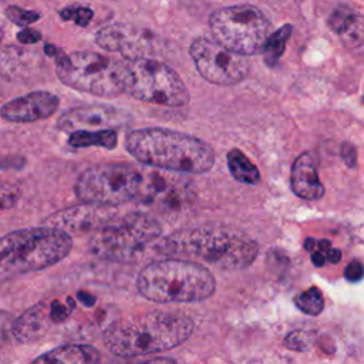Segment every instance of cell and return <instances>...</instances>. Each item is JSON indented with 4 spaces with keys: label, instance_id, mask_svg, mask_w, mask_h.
<instances>
[{
    "label": "cell",
    "instance_id": "obj_8",
    "mask_svg": "<svg viewBox=\"0 0 364 364\" xmlns=\"http://www.w3.org/2000/svg\"><path fill=\"white\" fill-rule=\"evenodd\" d=\"M57 78L67 87L98 95L122 94V61L94 51H61L54 58Z\"/></svg>",
    "mask_w": 364,
    "mask_h": 364
},
{
    "label": "cell",
    "instance_id": "obj_38",
    "mask_svg": "<svg viewBox=\"0 0 364 364\" xmlns=\"http://www.w3.org/2000/svg\"><path fill=\"white\" fill-rule=\"evenodd\" d=\"M3 37H4V24H3V21L0 20V41L3 40Z\"/></svg>",
    "mask_w": 364,
    "mask_h": 364
},
{
    "label": "cell",
    "instance_id": "obj_29",
    "mask_svg": "<svg viewBox=\"0 0 364 364\" xmlns=\"http://www.w3.org/2000/svg\"><path fill=\"white\" fill-rule=\"evenodd\" d=\"M21 198V189L16 183L0 181V212L11 209Z\"/></svg>",
    "mask_w": 364,
    "mask_h": 364
},
{
    "label": "cell",
    "instance_id": "obj_5",
    "mask_svg": "<svg viewBox=\"0 0 364 364\" xmlns=\"http://www.w3.org/2000/svg\"><path fill=\"white\" fill-rule=\"evenodd\" d=\"M73 239L51 226L23 228L0 237V272L28 273L57 264L68 256Z\"/></svg>",
    "mask_w": 364,
    "mask_h": 364
},
{
    "label": "cell",
    "instance_id": "obj_30",
    "mask_svg": "<svg viewBox=\"0 0 364 364\" xmlns=\"http://www.w3.org/2000/svg\"><path fill=\"white\" fill-rule=\"evenodd\" d=\"M13 323L14 318L10 313L0 310V347L7 341L9 336L13 331Z\"/></svg>",
    "mask_w": 364,
    "mask_h": 364
},
{
    "label": "cell",
    "instance_id": "obj_15",
    "mask_svg": "<svg viewBox=\"0 0 364 364\" xmlns=\"http://www.w3.org/2000/svg\"><path fill=\"white\" fill-rule=\"evenodd\" d=\"M188 185L165 171V173L154 172L148 179L144 178V186L138 198L158 212H176L188 200Z\"/></svg>",
    "mask_w": 364,
    "mask_h": 364
},
{
    "label": "cell",
    "instance_id": "obj_2",
    "mask_svg": "<svg viewBox=\"0 0 364 364\" xmlns=\"http://www.w3.org/2000/svg\"><path fill=\"white\" fill-rule=\"evenodd\" d=\"M193 321L181 311H146L114 321L104 333L105 347L119 357L172 350L186 341Z\"/></svg>",
    "mask_w": 364,
    "mask_h": 364
},
{
    "label": "cell",
    "instance_id": "obj_6",
    "mask_svg": "<svg viewBox=\"0 0 364 364\" xmlns=\"http://www.w3.org/2000/svg\"><path fill=\"white\" fill-rule=\"evenodd\" d=\"M162 235V226L146 212H131L117 216L111 223L91 235L90 250L95 256L129 263L139 259Z\"/></svg>",
    "mask_w": 364,
    "mask_h": 364
},
{
    "label": "cell",
    "instance_id": "obj_16",
    "mask_svg": "<svg viewBox=\"0 0 364 364\" xmlns=\"http://www.w3.org/2000/svg\"><path fill=\"white\" fill-rule=\"evenodd\" d=\"M58 107L60 98L57 94L37 90L4 102L0 108V117L9 122H36L54 115Z\"/></svg>",
    "mask_w": 364,
    "mask_h": 364
},
{
    "label": "cell",
    "instance_id": "obj_36",
    "mask_svg": "<svg viewBox=\"0 0 364 364\" xmlns=\"http://www.w3.org/2000/svg\"><path fill=\"white\" fill-rule=\"evenodd\" d=\"M341 260V252L338 249L330 247L327 252V262L330 263H338Z\"/></svg>",
    "mask_w": 364,
    "mask_h": 364
},
{
    "label": "cell",
    "instance_id": "obj_18",
    "mask_svg": "<svg viewBox=\"0 0 364 364\" xmlns=\"http://www.w3.org/2000/svg\"><path fill=\"white\" fill-rule=\"evenodd\" d=\"M53 324L51 300L41 301L14 318L11 336L21 344L34 343L44 337Z\"/></svg>",
    "mask_w": 364,
    "mask_h": 364
},
{
    "label": "cell",
    "instance_id": "obj_20",
    "mask_svg": "<svg viewBox=\"0 0 364 364\" xmlns=\"http://www.w3.org/2000/svg\"><path fill=\"white\" fill-rule=\"evenodd\" d=\"M100 353L88 344H65L55 347L30 364H98Z\"/></svg>",
    "mask_w": 364,
    "mask_h": 364
},
{
    "label": "cell",
    "instance_id": "obj_31",
    "mask_svg": "<svg viewBox=\"0 0 364 364\" xmlns=\"http://www.w3.org/2000/svg\"><path fill=\"white\" fill-rule=\"evenodd\" d=\"M344 276L351 283L360 282L364 277V266H363V263L358 262V260L350 262L346 266V269H344Z\"/></svg>",
    "mask_w": 364,
    "mask_h": 364
},
{
    "label": "cell",
    "instance_id": "obj_22",
    "mask_svg": "<svg viewBox=\"0 0 364 364\" xmlns=\"http://www.w3.org/2000/svg\"><path fill=\"white\" fill-rule=\"evenodd\" d=\"M68 144L74 148L100 146L114 149L118 145L117 129H98V131H74L68 134Z\"/></svg>",
    "mask_w": 364,
    "mask_h": 364
},
{
    "label": "cell",
    "instance_id": "obj_33",
    "mask_svg": "<svg viewBox=\"0 0 364 364\" xmlns=\"http://www.w3.org/2000/svg\"><path fill=\"white\" fill-rule=\"evenodd\" d=\"M340 155L343 158V161L347 164V166H355V159H357V154H355V148L348 144V142H344L340 148Z\"/></svg>",
    "mask_w": 364,
    "mask_h": 364
},
{
    "label": "cell",
    "instance_id": "obj_23",
    "mask_svg": "<svg viewBox=\"0 0 364 364\" xmlns=\"http://www.w3.org/2000/svg\"><path fill=\"white\" fill-rule=\"evenodd\" d=\"M226 162L230 175L242 183L255 185L260 181V172L253 162L237 148H233L226 155Z\"/></svg>",
    "mask_w": 364,
    "mask_h": 364
},
{
    "label": "cell",
    "instance_id": "obj_25",
    "mask_svg": "<svg viewBox=\"0 0 364 364\" xmlns=\"http://www.w3.org/2000/svg\"><path fill=\"white\" fill-rule=\"evenodd\" d=\"M294 304L306 314L317 316L323 311L324 307V299L321 291L317 287H310L304 291H301L294 299Z\"/></svg>",
    "mask_w": 364,
    "mask_h": 364
},
{
    "label": "cell",
    "instance_id": "obj_13",
    "mask_svg": "<svg viewBox=\"0 0 364 364\" xmlns=\"http://www.w3.org/2000/svg\"><path fill=\"white\" fill-rule=\"evenodd\" d=\"M132 122V115L115 105L92 102L73 107L64 111L57 119V128L64 132L119 129Z\"/></svg>",
    "mask_w": 364,
    "mask_h": 364
},
{
    "label": "cell",
    "instance_id": "obj_32",
    "mask_svg": "<svg viewBox=\"0 0 364 364\" xmlns=\"http://www.w3.org/2000/svg\"><path fill=\"white\" fill-rule=\"evenodd\" d=\"M40 38H41V33L37 31L36 28L24 27L21 31L17 33V40L23 44H34L40 41Z\"/></svg>",
    "mask_w": 364,
    "mask_h": 364
},
{
    "label": "cell",
    "instance_id": "obj_37",
    "mask_svg": "<svg viewBox=\"0 0 364 364\" xmlns=\"http://www.w3.org/2000/svg\"><path fill=\"white\" fill-rule=\"evenodd\" d=\"M78 297H80V300H81L82 303H85L87 306H92V304L95 303V297L91 296V294H88V293L80 291V293H78Z\"/></svg>",
    "mask_w": 364,
    "mask_h": 364
},
{
    "label": "cell",
    "instance_id": "obj_28",
    "mask_svg": "<svg viewBox=\"0 0 364 364\" xmlns=\"http://www.w3.org/2000/svg\"><path fill=\"white\" fill-rule=\"evenodd\" d=\"M316 333L314 331H306V330H294L284 338V346L290 350L296 351H306L311 347L314 343Z\"/></svg>",
    "mask_w": 364,
    "mask_h": 364
},
{
    "label": "cell",
    "instance_id": "obj_24",
    "mask_svg": "<svg viewBox=\"0 0 364 364\" xmlns=\"http://www.w3.org/2000/svg\"><path fill=\"white\" fill-rule=\"evenodd\" d=\"M290 34H291L290 24L282 26L280 28H277L276 31H273L270 34V37L267 38V43L264 46V50H263V58L267 65L272 67L279 61V58L282 57V54L286 48Z\"/></svg>",
    "mask_w": 364,
    "mask_h": 364
},
{
    "label": "cell",
    "instance_id": "obj_17",
    "mask_svg": "<svg viewBox=\"0 0 364 364\" xmlns=\"http://www.w3.org/2000/svg\"><path fill=\"white\" fill-rule=\"evenodd\" d=\"M44 67L43 54L24 46L0 48V77L10 82H24L36 77Z\"/></svg>",
    "mask_w": 364,
    "mask_h": 364
},
{
    "label": "cell",
    "instance_id": "obj_35",
    "mask_svg": "<svg viewBox=\"0 0 364 364\" xmlns=\"http://www.w3.org/2000/svg\"><path fill=\"white\" fill-rule=\"evenodd\" d=\"M139 364H178V363L169 357H156V358H151V360H146Z\"/></svg>",
    "mask_w": 364,
    "mask_h": 364
},
{
    "label": "cell",
    "instance_id": "obj_3",
    "mask_svg": "<svg viewBox=\"0 0 364 364\" xmlns=\"http://www.w3.org/2000/svg\"><path fill=\"white\" fill-rule=\"evenodd\" d=\"M159 249L172 257L226 270L243 269L257 255V245L253 239L222 225H202L176 230L159 243Z\"/></svg>",
    "mask_w": 364,
    "mask_h": 364
},
{
    "label": "cell",
    "instance_id": "obj_21",
    "mask_svg": "<svg viewBox=\"0 0 364 364\" xmlns=\"http://www.w3.org/2000/svg\"><path fill=\"white\" fill-rule=\"evenodd\" d=\"M331 30L351 47L364 41V17L347 7H338L328 20Z\"/></svg>",
    "mask_w": 364,
    "mask_h": 364
},
{
    "label": "cell",
    "instance_id": "obj_1",
    "mask_svg": "<svg viewBox=\"0 0 364 364\" xmlns=\"http://www.w3.org/2000/svg\"><path fill=\"white\" fill-rule=\"evenodd\" d=\"M125 149L144 165L175 173L200 175L215 164V151L206 141L164 127L129 131Z\"/></svg>",
    "mask_w": 364,
    "mask_h": 364
},
{
    "label": "cell",
    "instance_id": "obj_27",
    "mask_svg": "<svg viewBox=\"0 0 364 364\" xmlns=\"http://www.w3.org/2000/svg\"><path fill=\"white\" fill-rule=\"evenodd\" d=\"M60 17L65 21H74L80 27H87L94 17V11L88 6H70L60 10Z\"/></svg>",
    "mask_w": 364,
    "mask_h": 364
},
{
    "label": "cell",
    "instance_id": "obj_26",
    "mask_svg": "<svg viewBox=\"0 0 364 364\" xmlns=\"http://www.w3.org/2000/svg\"><path fill=\"white\" fill-rule=\"evenodd\" d=\"M4 14H6V17H7L11 23H14V24H17V26H20V27H28L30 24L38 21L40 17H41V14H40L38 11L28 10V9H23V7L14 6V4L9 6V7L4 10Z\"/></svg>",
    "mask_w": 364,
    "mask_h": 364
},
{
    "label": "cell",
    "instance_id": "obj_34",
    "mask_svg": "<svg viewBox=\"0 0 364 364\" xmlns=\"http://www.w3.org/2000/svg\"><path fill=\"white\" fill-rule=\"evenodd\" d=\"M311 262H313V264L317 266V267L324 266V263L327 262L326 253H323V252H320V250H313V252H311Z\"/></svg>",
    "mask_w": 364,
    "mask_h": 364
},
{
    "label": "cell",
    "instance_id": "obj_19",
    "mask_svg": "<svg viewBox=\"0 0 364 364\" xmlns=\"http://www.w3.org/2000/svg\"><path fill=\"white\" fill-rule=\"evenodd\" d=\"M290 183L293 192L301 199L316 200L324 195V186L317 173V159L313 152H303L294 159Z\"/></svg>",
    "mask_w": 364,
    "mask_h": 364
},
{
    "label": "cell",
    "instance_id": "obj_14",
    "mask_svg": "<svg viewBox=\"0 0 364 364\" xmlns=\"http://www.w3.org/2000/svg\"><path fill=\"white\" fill-rule=\"evenodd\" d=\"M118 216L115 206H104L94 203H81L60 209L48 215L43 225L60 229L65 233L81 235L95 233Z\"/></svg>",
    "mask_w": 364,
    "mask_h": 364
},
{
    "label": "cell",
    "instance_id": "obj_11",
    "mask_svg": "<svg viewBox=\"0 0 364 364\" xmlns=\"http://www.w3.org/2000/svg\"><path fill=\"white\" fill-rule=\"evenodd\" d=\"M189 55L203 80L215 85H235L249 73V61L209 37H196L189 46Z\"/></svg>",
    "mask_w": 364,
    "mask_h": 364
},
{
    "label": "cell",
    "instance_id": "obj_4",
    "mask_svg": "<svg viewBox=\"0 0 364 364\" xmlns=\"http://www.w3.org/2000/svg\"><path fill=\"white\" fill-rule=\"evenodd\" d=\"M136 287L142 297L154 303H196L213 294L216 280L200 263L168 257L142 267Z\"/></svg>",
    "mask_w": 364,
    "mask_h": 364
},
{
    "label": "cell",
    "instance_id": "obj_9",
    "mask_svg": "<svg viewBox=\"0 0 364 364\" xmlns=\"http://www.w3.org/2000/svg\"><path fill=\"white\" fill-rule=\"evenodd\" d=\"M212 38L240 55H255L264 50L272 26L263 11L253 4H235L215 10L209 17Z\"/></svg>",
    "mask_w": 364,
    "mask_h": 364
},
{
    "label": "cell",
    "instance_id": "obj_12",
    "mask_svg": "<svg viewBox=\"0 0 364 364\" xmlns=\"http://www.w3.org/2000/svg\"><path fill=\"white\" fill-rule=\"evenodd\" d=\"M94 41L109 53H118L125 60L154 58L159 54L161 40L149 30L131 23H112L101 27Z\"/></svg>",
    "mask_w": 364,
    "mask_h": 364
},
{
    "label": "cell",
    "instance_id": "obj_7",
    "mask_svg": "<svg viewBox=\"0 0 364 364\" xmlns=\"http://www.w3.org/2000/svg\"><path fill=\"white\" fill-rule=\"evenodd\" d=\"M122 91L135 100L164 107H183L189 91L179 74L156 58L122 61Z\"/></svg>",
    "mask_w": 364,
    "mask_h": 364
},
{
    "label": "cell",
    "instance_id": "obj_39",
    "mask_svg": "<svg viewBox=\"0 0 364 364\" xmlns=\"http://www.w3.org/2000/svg\"><path fill=\"white\" fill-rule=\"evenodd\" d=\"M0 97H1V87H0Z\"/></svg>",
    "mask_w": 364,
    "mask_h": 364
},
{
    "label": "cell",
    "instance_id": "obj_10",
    "mask_svg": "<svg viewBox=\"0 0 364 364\" xmlns=\"http://www.w3.org/2000/svg\"><path fill=\"white\" fill-rule=\"evenodd\" d=\"M142 173L125 162L100 164L87 168L78 176L74 192L82 203L118 206L139 196Z\"/></svg>",
    "mask_w": 364,
    "mask_h": 364
}]
</instances>
